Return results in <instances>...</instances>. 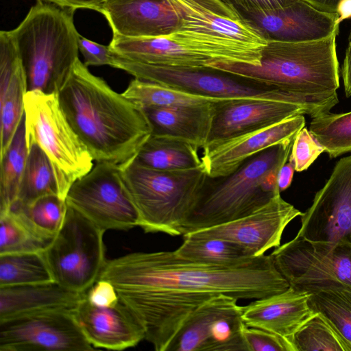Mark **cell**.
<instances>
[{
    "label": "cell",
    "instance_id": "cell-6",
    "mask_svg": "<svg viewBox=\"0 0 351 351\" xmlns=\"http://www.w3.org/2000/svg\"><path fill=\"white\" fill-rule=\"evenodd\" d=\"M178 25L169 35L217 62L261 64L267 40L229 0H169Z\"/></svg>",
    "mask_w": 351,
    "mask_h": 351
},
{
    "label": "cell",
    "instance_id": "cell-46",
    "mask_svg": "<svg viewBox=\"0 0 351 351\" xmlns=\"http://www.w3.org/2000/svg\"><path fill=\"white\" fill-rule=\"evenodd\" d=\"M317 9L331 13H336L337 4L340 0H304Z\"/></svg>",
    "mask_w": 351,
    "mask_h": 351
},
{
    "label": "cell",
    "instance_id": "cell-17",
    "mask_svg": "<svg viewBox=\"0 0 351 351\" xmlns=\"http://www.w3.org/2000/svg\"><path fill=\"white\" fill-rule=\"evenodd\" d=\"M301 214L285 201L279 193L250 215L183 236L224 239L239 245L250 256H260L269 249L280 245L285 228Z\"/></svg>",
    "mask_w": 351,
    "mask_h": 351
},
{
    "label": "cell",
    "instance_id": "cell-40",
    "mask_svg": "<svg viewBox=\"0 0 351 351\" xmlns=\"http://www.w3.org/2000/svg\"><path fill=\"white\" fill-rule=\"evenodd\" d=\"M86 298L90 304L99 307L112 306L119 302L114 287L104 279H98L86 291Z\"/></svg>",
    "mask_w": 351,
    "mask_h": 351
},
{
    "label": "cell",
    "instance_id": "cell-10",
    "mask_svg": "<svg viewBox=\"0 0 351 351\" xmlns=\"http://www.w3.org/2000/svg\"><path fill=\"white\" fill-rule=\"evenodd\" d=\"M112 67L135 78L199 95L221 99H269L302 103L316 102L210 68L192 69L138 62L114 53Z\"/></svg>",
    "mask_w": 351,
    "mask_h": 351
},
{
    "label": "cell",
    "instance_id": "cell-37",
    "mask_svg": "<svg viewBox=\"0 0 351 351\" xmlns=\"http://www.w3.org/2000/svg\"><path fill=\"white\" fill-rule=\"evenodd\" d=\"M324 152V147L304 127L293 140L288 160L293 163L295 171L300 172L307 169Z\"/></svg>",
    "mask_w": 351,
    "mask_h": 351
},
{
    "label": "cell",
    "instance_id": "cell-41",
    "mask_svg": "<svg viewBox=\"0 0 351 351\" xmlns=\"http://www.w3.org/2000/svg\"><path fill=\"white\" fill-rule=\"evenodd\" d=\"M241 13L262 14L287 6L297 0H229Z\"/></svg>",
    "mask_w": 351,
    "mask_h": 351
},
{
    "label": "cell",
    "instance_id": "cell-35",
    "mask_svg": "<svg viewBox=\"0 0 351 351\" xmlns=\"http://www.w3.org/2000/svg\"><path fill=\"white\" fill-rule=\"evenodd\" d=\"M310 293L313 310L325 315L351 343V288L328 286Z\"/></svg>",
    "mask_w": 351,
    "mask_h": 351
},
{
    "label": "cell",
    "instance_id": "cell-24",
    "mask_svg": "<svg viewBox=\"0 0 351 351\" xmlns=\"http://www.w3.org/2000/svg\"><path fill=\"white\" fill-rule=\"evenodd\" d=\"M86 293L73 291L54 281L0 287V320L49 309H73Z\"/></svg>",
    "mask_w": 351,
    "mask_h": 351
},
{
    "label": "cell",
    "instance_id": "cell-14",
    "mask_svg": "<svg viewBox=\"0 0 351 351\" xmlns=\"http://www.w3.org/2000/svg\"><path fill=\"white\" fill-rule=\"evenodd\" d=\"M73 309L54 308L0 320V351L93 350Z\"/></svg>",
    "mask_w": 351,
    "mask_h": 351
},
{
    "label": "cell",
    "instance_id": "cell-5",
    "mask_svg": "<svg viewBox=\"0 0 351 351\" xmlns=\"http://www.w3.org/2000/svg\"><path fill=\"white\" fill-rule=\"evenodd\" d=\"M73 10L38 1L10 31L25 71L27 91L58 93L78 58Z\"/></svg>",
    "mask_w": 351,
    "mask_h": 351
},
{
    "label": "cell",
    "instance_id": "cell-2",
    "mask_svg": "<svg viewBox=\"0 0 351 351\" xmlns=\"http://www.w3.org/2000/svg\"><path fill=\"white\" fill-rule=\"evenodd\" d=\"M69 123L96 162L121 166L152 133L144 110L92 74L78 59L59 90Z\"/></svg>",
    "mask_w": 351,
    "mask_h": 351
},
{
    "label": "cell",
    "instance_id": "cell-23",
    "mask_svg": "<svg viewBox=\"0 0 351 351\" xmlns=\"http://www.w3.org/2000/svg\"><path fill=\"white\" fill-rule=\"evenodd\" d=\"M27 91L22 62L9 31L0 32V119L1 156L10 143L24 114Z\"/></svg>",
    "mask_w": 351,
    "mask_h": 351
},
{
    "label": "cell",
    "instance_id": "cell-39",
    "mask_svg": "<svg viewBox=\"0 0 351 351\" xmlns=\"http://www.w3.org/2000/svg\"><path fill=\"white\" fill-rule=\"evenodd\" d=\"M79 50L84 58V64L88 66H112L114 52L109 45L106 46L82 36L78 38Z\"/></svg>",
    "mask_w": 351,
    "mask_h": 351
},
{
    "label": "cell",
    "instance_id": "cell-21",
    "mask_svg": "<svg viewBox=\"0 0 351 351\" xmlns=\"http://www.w3.org/2000/svg\"><path fill=\"white\" fill-rule=\"evenodd\" d=\"M99 12L115 36H169L178 25L177 14L169 0H105Z\"/></svg>",
    "mask_w": 351,
    "mask_h": 351
},
{
    "label": "cell",
    "instance_id": "cell-20",
    "mask_svg": "<svg viewBox=\"0 0 351 351\" xmlns=\"http://www.w3.org/2000/svg\"><path fill=\"white\" fill-rule=\"evenodd\" d=\"M75 319L95 348L122 350L145 338L143 327L121 301L114 306L92 305L85 296L73 309Z\"/></svg>",
    "mask_w": 351,
    "mask_h": 351
},
{
    "label": "cell",
    "instance_id": "cell-19",
    "mask_svg": "<svg viewBox=\"0 0 351 351\" xmlns=\"http://www.w3.org/2000/svg\"><path fill=\"white\" fill-rule=\"evenodd\" d=\"M241 14L268 40L302 43L339 32L337 13L322 11L304 0L262 14Z\"/></svg>",
    "mask_w": 351,
    "mask_h": 351
},
{
    "label": "cell",
    "instance_id": "cell-22",
    "mask_svg": "<svg viewBox=\"0 0 351 351\" xmlns=\"http://www.w3.org/2000/svg\"><path fill=\"white\" fill-rule=\"evenodd\" d=\"M310 295L290 287L282 293L256 299L243 306V320L248 327L267 330L291 342L296 331L316 313L309 304Z\"/></svg>",
    "mask_w": 351,
    "mask_h": 351
},
{
    "label": "cell",
    "instance_id": "cell-15",
    "mask_svg": "<svg viewBox=\"0 0 351 351\" xmlns=\"http://www.w3.org/2000/svg\"><path fill=\"white\" fill-rule=\"evenodd\" d=\"M339 99L302 103L269 99H234L215 104L206 145L264 128L288 118L308 114L312 118L330 112Z\"/></svg>",
    "mask_w": 351,
    "mask_h": 351
},
{
    "label": "cell",
    "instance_id": "cell-18",
    "mask_svg": "<svg viewBox=\"0 0 351 351\" xmlns=\"http://www.w3.org/2000/svg\"><path fill=\"white\" fill-rule=\"evenodd\" d=\"M305 126L303 114L288 118L280 123L237 136L203 148V166L210 178L227 176L245 161L274 145L293 141Z\"/></svg>",
    "mask_w": 351,
    "mask_h": 351
},
{
    "label": "cell",
    "instance_id": "cell-38",
    "mask_svg": "<svg viewBox=\"0 0 351 351\" xmlns=\"http://www.w3.org/2000/svg\"><path fill=\"white\" fill-rule=\"evenodd\" d=\"M243 335L247 351H295L289 340L263 329L245 325Z\"/></svg>",
    "mask_w": 351,
    "mask_h": 351
},
{
    "label": "cell",
    "instance_id": "cell-27",
    "mask_svg": "<svg viewBox=\"0 0 351 351\" xmlns=\"http://www.w3.org/2000/svg\"><path fill=\"white\" fill-rule=\"evenodd\" d=\"M122 94L143 109L200 106L233 99L199 95L137 78L130 82Z\"/></svg>",
    "mask_w": 351,
    "mask_h": 351
},
{
    "label": "cell",
    "instance_id": "cell-11",
    "mask_svg": "<svg viewBox=\"0 0 351 351\" xmlns=\"http://www.w3.org/2000/svg\"><path fill=\"white\" fill-rule=\"evenodd\" d=\"M270 255L276 269L296 290L351 288V241H313L296 235Z\"/></svg>",
    "mask_w": 351,
    "mask_h": 351
},
{
    "label": "cell",
    "instance_id": "cell-33",
    "mask_svg": "<svg viewBox=\"0 0 351 351\" xmlns=\"http://www.w3.org/2000/svg\"><path fill=\"white\" fill-rule=\"evenodd\" d=\"M291 342L295 351H351V343L319 312L296 331Z\"/></svg>",
    "mask_w": 351,
    "mask_h": 351
},
{
    "label": "cell",
    "instance_id": "cell-30",
    "mask_svg": "<svg viewBox=\"0 0 351 351\" xmlns=\"http://www.w3.org/2000/svg\"><path fill=\"white\" fill-rule=\"evenodd\" d=\"M184 241L175 250L180 257L197 263L234 265L252 258L239 245L221 239L183 236Z\"/></svg>",
    "mask_w": 351,
    "mask_h": 351
},
{
    "label": "cell",
    "instance_id": "cell-42",
    "mask_svg": "<svg viewBox=\"0 0 351 351\" xmlns=\"http://www.w3.org/2000/svg\"><path fill=\"white\" fill-rule=\"evenodd\" d=\"M53 4L62 8L76 10L78 8L91 9L99 12V10L105 0H38Z\"/></svg>",
    "mask_w": 351,
    "mask_h": 351
},
{
    "label": "cell",
    "instance_id": "cell-1",
    "mask_svg": "<svg viewBox=\"0 0 351 351\" xmlns=\"http://www.w3.org/2000/svg\"><path fill=\"white\" fill-rule=\"evenodd\" d=\"M99 279L113 285L156 351H167L188 315L213 296L256 300L290 288L270 254L213 265L184 259L175 250L134 252L107 260Z\"/></svg>",
    "mask_w": 351,
    "mask_h": 351
},
{
    "label": "cell",
    "instance_id": "cell-12",
    "mask_svg": "<svg viewBox=\"0 0 351 351\" xmlns=\"http://www.w3.org/2000/svg\"><path fill=\"white\" fill-rule=\"evenodd\" d=\"M65 201L104 231L138 226V211L116 164L96 162L88 173L73 183Z\"/></svg>",
    "mask_w": 351,
    "mask_h": 351
},
{
    "label": "cell",
    "instance_id": "cell-32",
    "mask_svg": "<svg viewBox=\"0 0 351 351\" xmlns=\"http://www.w3.org/2000/svg\"><path fill=\"white\" fill-rule=\"evenodd\" d=\"M9 210L19 214L40 237L51 241L62 226L67 204L58 195H47L26 206L12 204Z\"/></svg>",
    "mask_w": 351,
    "mask_h": 351
},
{
    "label": "cell",
    "instance_id": "cell-28",
    "mask_svg": "<svg viewBox=\"0 0 351 351\" xmlns=\"http://www.w3.org/2000/svg\"><path fill=\"white\" fill-rule=\"evenodd\" d=\"M27 147L24 172L13 204L19 206L28 205L47 195H59L58 180L50 160L38 145L32 144Z\"/></svg>",
    "mask_w": 351,
    "mask_h": 351
},
{
    "label": "cell",
    "instance_id": "cell-44",
    "mask_svg": "<svg viewBox=\"0 0 351 351\" xmlns=\"http://www.w3.org/2000/svg\"><path fill=\"white\" fill-rule=\"evenodd\" d=\"M295 169L290 161L286 162L280 169L278 175V186L280 192L286 190L291 184Z\"/></svg>",
    "mask_w": 351,
    "mask_h": 351
},
{
    "label": "cell",
    "instance_id": "cell-26",
    "mask_svg": "<svg viewBox=\"0 0 351 351\" xmlns=\"http://www.w3.org/2000/svg\"><path fill=\"white\" fill-rule=\"evenodd\" d=\"M198 149L180 138L152 134L134 160L141 165L156 170H188L203 165Z\"/></svg>",
    "mask_w": 351,
    "mask_h": 351
},
{
    "label": "cell",
    "instance_id": "cell-13",
    "mask_svg": "<svg viewBox=\"0 0 351 351\" xmlns=\"http://www.w3.org/2000/svg\"><path fill=\"white\" fill-rule=\"evenodd\" d=\"M227 295L211 297L186 317L167 351H247L243 306Z\"/></svg>",
    "mask_w": 351,
    "mask_h": 351
},
{
    "label": "cell",
    "instance_id": "cell-45",
    "mask_svg": "<svg viewBox=\"0 0 351 351\" xmlns=\"http://www.w3.org/2000/svg\"><path fill=\"white\" fill-rule=\"evenodd\" d=\"M336 13L337 23L339 25L343 20L351 19V0H340L337 6Z\"/></svg>",
    "mask_w": 351,
    "mask_h": 351
},
{
    "label": "cell",
    "instance_id": "cell-7",
    "mask_svg": "<svg viewBox=\"0 0 351 351\" xmlns=\"http://www.w3.org/2000/svg\"><path fill=\"white\" fill-rule=\"evenodd\" d=\"M145 232L182 235V224L193 209L207 180L200 167L160 171L136 162L134 158L119 166Z\"/></svg>",
    "mask_w": 351,
    "mask_h": 351
},
{
    "label": "cell",
    "instance_id": "cell-4",
    "mask_svg": "<svg viewBox=\"0 0 351 351\" xmlns=\"http://www.w3.org/2000/svg\"><path fill=\"white\" fill-rule=\"evenodd\" d=\"M293 142L258 153L227 176L208 177L193 209L182 224V236L250 215L280 193L278 175L289 159Z\"/></svg>",
    "mask_w": 351,
    "mask_h": 351
},
{
    "label": "cell",
    "instance_id": "cell-8",
    "mask_svg": "<svg viewBox=\"0 0 351 351\" xmlns=\"http://www.w3.org/2000/svg\"><path fill=\"white\" fill-rule=\"evenodd\" d=\"M24 114L27 146L36 144L46 154L59 195L65 199L73 183L92 169L94 160L66 119L57 93L27 91Z\"/></svg>",
    "mask_w": 351,
    "mask_h": 351
},
{
    "label": "cell",
    "instance_id": "cell-3",
    "mask_svg": "<svg viewBox=\"0 0 351 351\" xmlns=\"http://www.w3.org/2000/svg\"><path fill=\"white\" fill-rule=\"evenodd\" d=\"M339 32L318 40L290 43L268 40L258 66L214 62L208 68L278 88L308 99L337 96L339 64L336 51Z\"/></svg>",
    "mask_w": 351,
    "mask_h": 351
},
{
    "label": "cell",
    "instance_id": "cell-25",
    "mask_svg": "<svg viewBox=\"0 0 351 351\" xmlns=\"http://www.w3.org/2000/svg\"><path fill=\"white\" fill-rule=\"evenodd\" d=\"M143 110L151 123L152 134L178 138L198 149H203L207 144L215 104Z\"/></svg>",
    "mask_w": 351,
    "mask_h": 351
},
{
    "label": "cell",
    "instance_id": "cell-29",
    "mask_svg": "<svg viewBox=\"0 0 351 351\" xmlns=\"http://www.w3.org/2000/svg\"><path fill=\"white\" fill-rule=\"evenodd\" d=\"M27 154L24 114L10 143L0 156V214L8 211L17 198Z\"/></svg>",
    "mask_w": 351,
    "mask_h": 351
},
{
    "label": "cell",
    "instance_id": "cell-43",
    "mask_svg": "<svg viewBox=\"0 0 351 351\" xmlns=\"http://www.w3.org/2000/svg\"><path fill=\"white\" fill-rule=\"evenodd\" d=\"M341 73L346 96L350 97H351V32L349 36L348 44L346 49Z\"/></svg>",
    "mask_w": 351,
    "mask_h": 351
},
{
    "label": "cell",
    "instance_id": "cell-36",
    "mask_svg": "<svg viewBox=\"0 0 351 351\" xmlns=\"http://www.w3.org/2000/svg\"><path fill=\"white\" fill-rule=\"evenodd\" d=\"M0 255L43 252L51 243L37 234L17 213L0 214Z\"/></svg>",
    "mask_w": 351,
    "mask_h": 351
},
{
    "label": "cell",
    "instance_id": "cell-16",
    "mask_svg": "<svg viewBox=\"0 0 351 351\" xmlns=\"http://www.w3.org/2000/svg\"><path fill=\"white\" fill-rule=\"evenodd\" d=\"M297 234L320 242L351 241V155L341 158L311 206L301 215Z\"/></svg>",
    "mask_w": 351,
    "mask_h": 351
},
{
    "label": "cell",
    "instance_id": "cell-31",
    "mask_svg": "<svg viewBox=\"0 0 351 351\" xmlns=\"http://www.w3.org/2000/svg\"><path fill=\"white\" fill-rule=\"evenodd\" d=\"M53 281L42 252L0 255V287Z\"/></svg>",
    "mask_w": 351,
    "mask_h": 351
},
{
    "label": "cell",
    "instance_id": "cell-34",
    "mask_svg": "<svg viewBox=\"0 0 351 351\" xmlns=\"http://www.w3.org/2000/svg\"><path fill=\"white\" fill-rule=\"evenodd\" d=\"M308 130L330 158L351 152V111L315 117Z\"/></svg>",
    "mask_w": 351,
    "mask_h": 351
},
{
    "label": "cell",
    "instance_id": "cell-9",
    "mask_svg": "<svg viewBox=\"0 0 351 351\" xmlns=\"http://www.w3.org/2000/svg\"><path fill=\"white\" fill-rule=\"evenodd\" d=\"M105 231L67 205L62 226L42 252L55 282L86 293L106 264Z\"/></svg>",
    "mask_w": 351,
    "mask_h": 351
}]
</instances>
